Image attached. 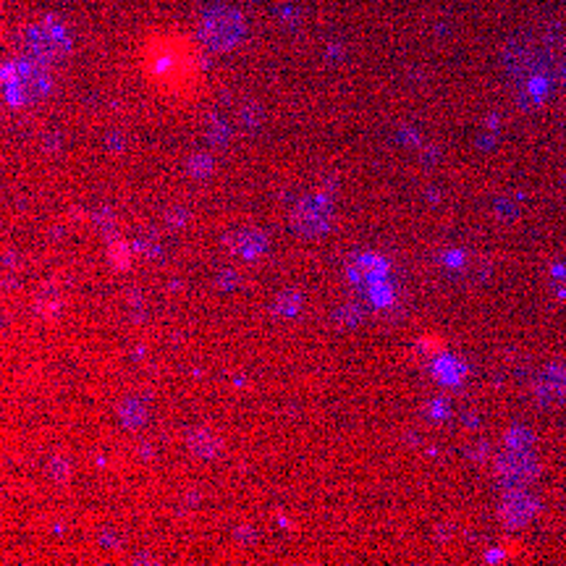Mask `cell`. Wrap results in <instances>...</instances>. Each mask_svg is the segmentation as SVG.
<instances>
[{
	"mask_svg": "<svg viewBox=\"0 0 566 566\" xmlns=\"http://www.w3.org/2000/svg\"><path fill=\"white\" fill-rule=\"evenodd\" d=\"M359 317H362V312L356 310L354 304H346V307H341V312H338V323H341V325H356Z\"/></svg>",
	"mask_w": 566,
	"mask_h": 566,
	"instance_id": "11",
	"label": "cell"
},
{
	"mask_svg": "<svg viewBox=\"0 0 566 566\" xmlns=\"http://www.w3.org/2000/svg\"><path fill=\"white\" fill-rule=\"evenodd\" d=\"M265 250V236L263 234H257V231H244V234H239L236 239H234V252L236 254H241V257H257V254H263Z\"/></svg>",
	"mask_w": 566,
	"mask_h": 566,
	"instance_id": "6",
	"label": "cell"
},
{
	"mask_svg": "<svg viewBox=\"0 0 566 566\" xmlns=\"http://www.w3.org/2000/svg\"><path fill=\"white\" fill-rule=\"evenodd\" d=\"M199 34L212 50H231L244 37V19L234 8H212L202 16Z\"/></svg>",
	"mask_w": 566,
	"mask_h": 566,
	"instance_id": "2",
	"label": "cell"
},
{
	"mask_svg": "<svg viewBox=\"0 0 566 566\" xmlns=\"http://www.w3.org/2000/svg\"><path fill=\"white\" fill-rule=\"evenodd\" d=\"M48 90H50V74L42 61L24 58V61L6 66L3 71V92L11 105L40 100L48 94Z\"/></svg>",
	"mask_w": 566,
	"mask_h": 566,
	"instance_id": "1",
	"label": "cell"
},
{
	"mask_svg": "<svg viewBox=\"0 0 566 566\" xmlns=\"http://www.w3.org/2000/svg\"><path fill=\"white\" fill-rule=\"evenodd\" d=\"M121 422H123V425H129V427L142 425V422H145V404H142V401H137V398L126 401V404L121 407Z\"/></svg>",
	"mask_w": 566,
	"mask_h": 566,
	"instance_id": "8",
	"label": "cell"
},
{
	"mask_svg": "<svg viewBox=\"0 0 566 566\" xmlns=\"http://www.w3.org/2000/svg\"><path fill=\"white\" fill-rule=\"evenodd\" d=\"M299 307H302V294H299V291H283L276 299V312L283 317L296 315Z\"/></svg>",
	"mask_w": 566,
	"mask_h": 566,
	"instance_id": "7",
	"label": "cell"
},
{
	"mask_svg": "<svg viewBox=\"0 0 566 566\" xmlns=\"http://www.w3.org/2000/svg\"><path fill=\"white\" fill-rule=\"evenodd\" d=\"M71 48V40H68V32L58 21H40L34 27H29L27 32V53L29 58L34 61H42V63H50V61H58L63 58Z\"/></svg>",
	"mask_w": 566,
	"mask_h": 566,
	"instance_id": "3",
	"label": "cell"
},
{
	"mask_svg": "<svg viewBox=\"0 0 566 566\" xmlns=\"http://www.w3.org/2000/svg\"><path fill=\"white\" fill-rule=\"evenodd\" d=\"M189 171H192L194 179H208L212 173V158H208V155H194V158L189 160Z\"/></svg>",
	"mask_w": 566,
	"mask_h": 566,
	"instance_id": "10",
	"label": "cell"
},
{
	"mask_svg": "<svg viewBox=\"0 0 566 566\" xmlns=\"http://www.w3.org/2000/svg\"><path fill=\"white\" fill-rule=\"evenodd\" d=\"M50 467H55V469H58V472H55V477H58V480H63V477H66L68 464H63V459H53V464H50Z\"/></svg>",
	"mask_w": 566,
	"mask_h": 566,
	"instance_id": "12",
	"label": "cell"
},
{
	"mask_svg": "<svg viewBox=\"0 0 566 566\" xmlns=\"http://www.w3.org/2000/svg\"><path fill=\"white\" fill-rule=\"evenodd\" d=\"M383 273V265L378 260H359L354 267V276H359L362 281H372Z\"/></svg>",
	"mask_w": 566,
	"mask_h": 566,
	"instance_id": "9",
	"label": "cell"
},
{
	"mask_svg": "<svg viewBox=\"0 0 566 566\" xmlns=\"http://www.w3.org/2000/svg\"><path fill=\"white\" fill-rule=\"evenodd\" d=\"M189 448L197 454V456H215L221 451V441L210 433V430H192L189 433Z\"/></svg>",
	"mask_w": 566,
	"mask_h": 566,
	"instance_id": "5",
	"label": "cell"
},
{
	"mask_svg": "<svg viewBox=\"0 0 566 566\" xmlns=\"http://www.w3.org/2000/svg\"><path fill=\"white\" fill-rule=\"evenodd\" d=\"M294 228L304 236H317L323 234L330 223V202L325 197L302 199L294 210Z\"/></svg>",
	"mask_w": 566,
	"mask_h": 566,
	"instance_id": "4",
	"label": "cell"
}]
</instances>
